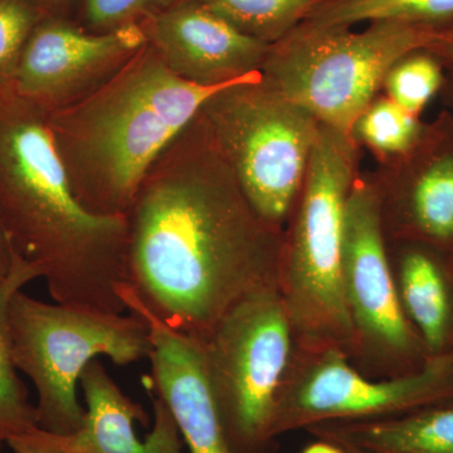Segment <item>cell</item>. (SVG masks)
<instances>
[{"instance_id": "6", "label": "cell", "mask_w": 453, "mask_h": 453, "mask_svg": "<svg viewBox=\"0 0 453 453\" xmlns=\"http://www.w3.org/2000/svg\"><path fill=\"white\" fill-rule=\"evenodd\" d=\"M201 113L252 207L285 231L321 122L262 73L211 95Z\"/></svg>"}, {"instance_id": "10", "label": "cell", "mask_w": 453, "mask_h": 453, "mask_svg": "<svg viewBox=\"0 0 453 453\" xmlns=\"http://www.w3.org/2000/svg\"><path fill=\"white\" fill-rule=\"evenodd\" d=\"M453 402V349L431 357L421 371L374 380L342 350L295 347L277 398L273 436L329 422L390 418Z\"/></svg>"}, {"instance_id": "22", "label": "cell", "mask_w": 453, "mask_h": 453, "mask_svg": "<svg viewBox=\"0 0 453 453\" xmlns=\"http://www.w3.org/2000/svg\"><path fill=\"white\" fill-rule=\"evenodd\" d=\"M443 80L445 71L437 57L419 50L404 56L390 68L381 89L396 105L421 118L428 104L440 95Z\"/></svg>"}, {"instance_id": "20", "label": "cell", "mask_w": 453, "mask_h": 453, "mask_svg": "<svg viewBox=\"0 0 453 453\" xmlns=\"http://www.w3.org/2000/svg\"><path fill=\"white\" fill-rule=\"evenodd\" d=\"M235 29L268 46L279 43L325 0H196Z\"/></svg>"}, {"instance_id": "13", "label": "cell", "mask_w": 453, "mask_h": 453, "mask_svg": "<svg viewBox=\"0 0 453 453\" xmlns=\"http://www.w3.org/2000/svg\"><path fill=\"white\" fill-rule=\"evenodd\" d=\"M86 402L81 427L65 436L35 428L7 443L13 453H181L184 442L174 417L159 396H153L154 423L144 441L135 422L146 423L142 405L134 402L98 359L80 378Z\"/></svg>"}, {"instance_id": "2", "label": "cell", "mask_w": 453, "mask_h": 453, "mask_svg": "<svg viewBox=\"0 0 453 453\" xmlns=\"http://www.w3.org/2000/svg\"><path fill=\"white\" fill-rule=\"evenodd\" d=\"M0 225L57 303L127 311V216L74 198L47 112L0 89Z\"/></svg>"}, {"instance_id": "5", "label": "cell", "mask_w": 453, "mask_h": 453, "mask_svg": "<svg viewBox=\"0 0 453 453\" xmlns=\"http://www.w3.org/2000/svg\"><path fill=\"white\" fill-rule=\"evenodd\" d=\"M9 333L14 365L37 392L38 428L59 436L73 434L85 419L77 387L89 363L106 357L129 365L153 351L139 315L47 303L22 290L9 305Z\"/></svg>"}, {"instance_id": "8", "label": "cell", "mask_w": 453, "mask_h": 453, "mask_svg": "<svg viewBox=\"0 0 453 453\" xmlns=\"http://www.w3.org/2000/svg\"><path fill=\"white\" fill-rule=\"evenodd\" d=\"M201 342L211 392L235 443L246 453H275L277 398L296 347L279 286L235 303Z\"/></svg>"}, {"instance_id": "16", "label": "cell", "mask_w": 453, "mask_h": 453, "mask_svg": "<svg viewBox=\"0 0 453 453\" xmlns=\"http://www.w3.org/2000/svg\"><path fill=\"white\" fill-rule=\"evenodd\" d=\"M402 308L428 357L453 349V258L419 243H387Z\"/></svg>"}, {"instance_id": "14", "label": "cell", "mask_w": 453, "mask_h": 453, "mask_svg": "<svg viewBox=\"0 0 453 453\" xmlns=\"http://www.w3.org/2000/svg\"><path fill=\"white\" fill-rule=\"evenodd\" d=\"M140 26L173 73L203 88H225L261 73L271 47L196 0H183Z\"/></svg>"}, {"instance_id": "15", "label": "cell", "mask_w": 453, "mask_h": 453, "mask_svg": "<svg viewBox=\"0 0 453 453\" xmlns=\"http://www.w3.org/2000/svg\"><path fill=\"white\" fill-rule=\"evenodd\" d=\"M121 300L127 311L148 324L153 351L146 387L168 405L189 453H246L235 443L219 412L208 381L202 342L157 320L129 288L122 290Z\"/></svg>"}, {"instance_id": "28", "label": "cell", "mask_w": 453, "mask_h": 453, "mask_svg": "<svg viewBox=\"0 0 453 453\" xmlns=\"http://www.w3.org/2000/svg\"><path fill=\"white\" fill-rule=\"evenodd\" d=\"M338 446H340V445H338ZM340 447H342V451H344V453H365V452L360 451V449H354V447H350V446H340Z\"/></svg>"}, {"instance_id": "25", "label": "cell", "mask_w": 453, "mask_h": 453, "mask_svg": "<svg viewBox=\"0 0 453 453\" xmlns=\"http://www.w3.org/2000/svg\"><path fill=\"white\" fill-rule=\"evenodd\" d=\"M425 50L436 56L443 65L445 80L440 96L443 105L453 107V29L438 33L434 42Z\"/></svg>"}, {"instance_id": "21", "label": "cell", "mask_w": 453, "mask_h": 453, "mask_svg": "<svg viewBox=\"0 0 453 453\" xmlns=\"http://www.w3.org/2000/svg\"><path fill=\"white\" fill-rule=\"evenodd\" d=\"M425 125L419 116L396 105L386 95H378L357 119L351 135L381 164L410 150Z\"/></svg>"}, {"instance_id": "7", "label": "cell", "mask_w": 453, "mask_h": 453, "mask_svg": "<svg viewBox=\"0 0 453 453\" xmlns=\"http://www.w3.org/2000/svg\"><path fill=\"white\" fill-rule=\"evenodd\" d=\"M438 33L395 22L369 23L363 31L299 26L270 47L261 73L321 124L351 135L390 68Z\"/></svg>"}, {"instance_id": "26", "label": "cell", "mask_w": 453, "mask_h": 453, "mask_svg": "<svg viewBox=\"0 0 453 453\" xmlns=\"http://www.w3.org/2000/svg\"><path fill=\"white\" fill-rule=\"evenodd\" d=\"M17 253L9 241L7 234L0 225V285L7 280L13 267Z\"/></svg>"}, {"instance_id": "18", "label": "cell", "mask_w": 453, "mask_h": 453, "mask_svg": "<svg viewBox=\"0 0 453 453\" xmlns=\"http://www.w3.org/2000/svg\"><path fill=\"white\" fill-rule=\"evenodd\" d=\"M375 22L452 31L453 0H325L300 26L353 28Z\"/></svg>"}, {"instance_id": "27", "label": "cell", "mask_w": 453, "mask_h": 453, "mask_svg": "<svg viewBox=\"0 0 453 453\" xmlns=\"http://www.w3.org/2000/svg\"><path fill=\"white\" fill-rule=\"evenodd\" d=\"M301 453H344V451L335 443L316 438L315 442L310 443Z\"/></svg>"}, {"instance_id": "29", "label": "cell", "mask_w": 453, "mask_h": 453, "mask_svg": "<svg viewBox=\"0 0 453 453\" xmlns=\"http://www.w3.org/2000/svg\"><path fill=\"white\" fill-rule=\"evenodd\" d=\"M49 2L59 3V2H62V0H49Z\"/></svg>"}, {"instance_id": "17", "label": "cell", "mask_w": 453, "mask_h": 453, "mask_svg": "<svg viewBox=\"0 0 453 453\" xmlns=\"http://www.w3.org/2000/svg\"><path fill=\"white\" fill-rule=\"evenodd\" d=\"M305 431L365 453H453V402L375 421L320 423Z\"/></svg>"}, {"instance_id": "24", "label": "cell", "mask_w": 453, "mask_h": 453, "mask_svg": "<svg viewBox=\"0 0 453 453\" xmlns=\"http://www.w3.org/2000/svg\"><path fill=\"white\" fill-rule=\"evenodd\" d=\"M183 0H85L86 18L96 33L140 25Z\"/></svg>"}, {"instance_id": "1", "label": "cell", "mask_w": 453, "mask_h": 453, "mask_svg": "<svg viewBox=\"0 0 453 453\" xmlns=\"http://www.w3.org/2000/svg\"><path fill=\"white\" fill-rule=\"evenodd\" d=\"M125 216L127 288L174 332L204 342L235 303L279 283L283 231L252 207L201 110Z\"/></svg>"}, {"instance_id": "9", "label": "cell", "mask_w": 453, "mask_h": 453, "mask_svg": "<svg viewBox=\"0 0 453 453\" xmlns=\"http://www.w3.org/2000/svg\"><path fill=\"white\" fill-rule=\"evenodd\" d=\"M342 283L353 327L351 365L374 380L421 371L431 357L399 300L372 174L360 173L349 195Z\"/></svg>"}, {"instance_id": "11", "label": "cell", "mask_w": 453, "mask_h": 453, "mask_svg": "<svg viewBox=\"0 0 453 453\" xmlns=\"http://www.w3.org/2000/svg\"><path fill=\"white\" fill-rule=\"evenodd\" d=\"M387 243H419L453 258V115L426 122L410 150L372 173Z\"/></svg>"}, {"instance_id": "3", "label": "cell", "mask_w": 453, "mask_h": 453, "mask_svg": "<svg viewBox=\"0 0 453 453\" xmlns=\"http://www.w3.org/2000/svg\"><path fill=\"white\" fill-rule=\"evenodd\" d=\"M225 88L184 81L146 42L97 88L47 112L77 202L96 216H125L157 157Z\"/></svg>"}, {"instance_id": "12", "label": "cell", "mask_w": 453, "mask_h": 453, "mask_svg": "<svg viewBox=\"0 0 453 453\" xmlns=\"http://www.w3.org/2000/svg\"><path fill=\"white\" fill-rule=\"evenodd\" d=\"M146 43L140 25L86 33L44 17L20 58L12 89L46 112L85 96Z\"/></svg>"}, {"instance_id": "23", "label": "cell", "mask_w": 453, "mask_h": 453, "mask_svg": "<svg viewBox=\"0 0 453 453\" xmlns=\"http://www.w3.org/2000/svg\"><path fill=\"white\" fill-rule=\"evenodd\" d=\"M44 17L38 0H0V89L13 86L27 43Z\"/></svg>"}, {"instance_id": "4", "label": "cell", "mask_w": 453, "mask_h": 453, "mask_svg": "<svg viewBox=\"0 0 453 453\" xmlns=\"http://www.w3.org/2000/svg\"><path fill=\"white\" fill-rule=\"evenodd\" d=\"M360 146L321 124L299 199L283 231L279 291L297 347H353L342 283L345 214L360 175Z\"/></svg>"}, {"instance_id": "19", "label": "cell", "mask_w": 453, "mask_h": 453, "mask_svg": "<svg viewBox=\"0 0 453 453\" xmlns=\"http://www.w3.org/2000/svg\"><path fill=\"white\" fill-rule=\"evenodd\" d=\"M37 279L35 268L17 255L11 273L0 285V447L38 428L35 405L28 401L26 387L17 375L9 333L12 299Z\"/></svg>"}]
</instances>
